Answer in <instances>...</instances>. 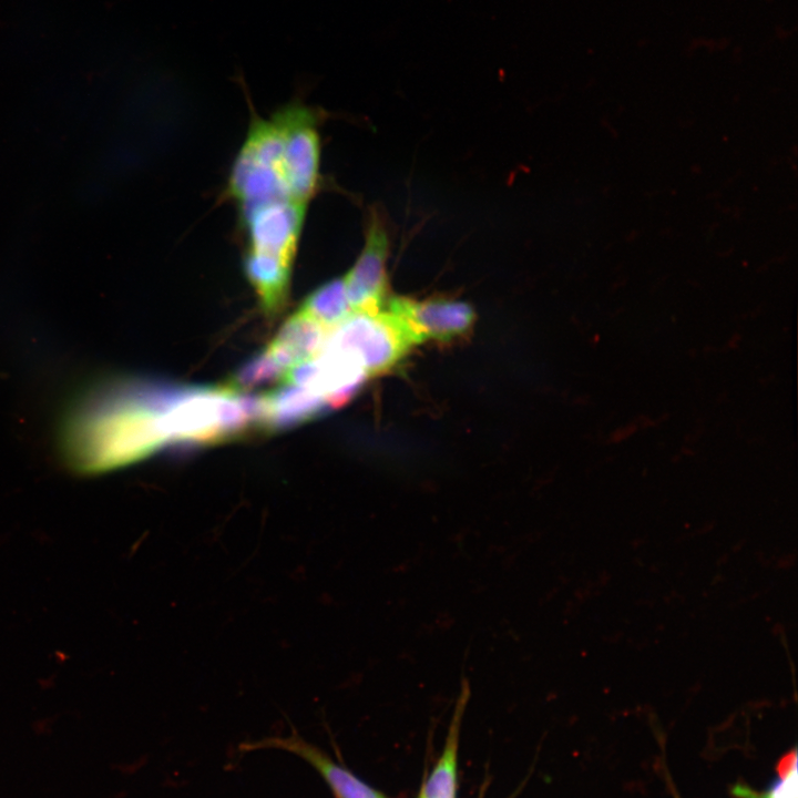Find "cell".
Returning <instances> with one entry per match:
<instances>
[{
	"label": "cell",
	"instance_id": "14",
	"mask_svg": "<svg viewBox=\"0 0 798 798\" xmlns=\"http://www.w3.org/2000/svg\"><path fill=\"white\" fill-rule=\"evenodd\" d=\"M288 369L266 348L235 374L229 385L246 390L266 382L284 379Z\"/></svg>",
	"mask_w": 798,
	"mask_h": 798
},
{
	"label": "cell",
	"instance_id": "3",
	"mask_svg": "<svg viewBox=\"0 0 798 798\" xmlns=\"http://www.w3.org/2000/svg\"><path fill=\"white\" fill-rule=\"evenodd\" d=\"M284 129L283 168L289 198L307 206L319 176V137L311 111L300 104L276 113Z\"/></svg>",
	"mask_w": 798,
	"mask_h": 798
},
{
	"label": "cell",
	"instance_id": "7",
	"mask_svg": "<svg viewBox=\"0 0 798 798\" xmlns=\"http://www.w3.org/2000/svg\"><path fill=\"white\" fill-rule=\"evenodd\" d=\"M260 747L283 749L306 760L320 774L336 798H385L382 794L336 763L325 751L297 735L286 738H267L250 744L247 749Z\"/></svg>",
	"mask_w": 798,
	"mask_h": 798
},
{
	"label": "cell",
	"instance_id": "1",
	"mask_svg": "<svg viewBox=\"0 0 798 798\" xmlns=\"http://www.w3.org/2000/svg\"><path fill=\"white\" fill-rule=\"evenodd\" d=\"M176 386L117 380L90 389L68 416L63 450L72 468L104 472L171 443L168 408Z\"/></svg>",
	"mask_w": 798,
	"mask_h": 798
},
{
	"label": "cell",
	"instance_id": "10",
	"mask_svg": "<svg viewBox=\"0 0 798 798\" xmlns=\"http://www.w3.org/2000/svg\"><path fill=\"white\" fill-rule=\"evenodd\" d=\"M469 695V683L464 678L443 751L423 784L418 798H456L460 723Z\"/></svg>",
	"mask_w": 798,
	"mask_h": 798
},
{
	"label": "cell",
	"instance_id": "12",
	"mask_svg": "<svg viewBox=\"0 0 798 798\" xmlns=\"http://www.w3.org/2000/svg\"><path fill=\"white\" fill-rule=\"evenodd\" d=\"M328 331L350 313L344 278L332 279L313 291L299 308Z\"/></svg>",
	"mask_w": 798,
	"mask_h": 798
},
{
	"label": "cell",
	"instance_id": "2",
	"mask_svg": "<svg viewBox=\"0 0 798 798\" xmlns=\"http://www.w3.org/2000/svg\"><path fill=\"white\" fill-rule=\"evenodd\" d=\"M411 346L398 318L379 310L350 313L328 332L323 349L350 358L369 377L388 371Z\"/></svg>",
	"mask_w": 798,
	"mask_h": 798
},
{
	"label": "cell",
	"instance_id": "8",
	"mask_svg": "<svg viewBox=\"0 0 798 798\" xmlns=\"http://www.w3.org/2000/svg\"><path fill=\"white\" fill-rule=\"evenodd\" d=\"M328 332L319 323L298 309L282 325L267 348L289 369L317 357Z\"/></svg>",
	"mask_w": 798,
	"mask_h": 798
},
{
	"label": "cell",
	"instance_id": "13",
	"mask_svg": "<svg viewBox=\"0 0 798 798\" xmlns=\"http://www.w3.org/2000/svg\"><path fill=\"white\" fill-rule=\"evenodd\" d=\"M777 778L764 791L753 790L744 784H737L732 792L736 798H798L797 796V751L785 754L776 766Z\"/></svg>",
	"mask_w": 798,
	"mask_h": 798
},
{
	"label": "cell",
	"instance_id": "11",
	"mask_svg": "<svg viewBox=\"0 0 798 798\" xmlns=\"http://www.w3.org/2000/svg\"><path fill=\"white\" fill-rule=\"evenodd\" d=\"M266 428L295 426L320 415L329 408L327 400L304 387L286 383L265 395Z\"/></svg>",
	"mask_w": 798,
	"mask_h": 798
},
{
	"label": "cell",
	"instance_id": "6",
	"mask_svg": "<svg viewBox=\"0 0 798 798\" xmlns=\"http://www.w3.org/2000/svg\"><path fill=\"white\" fill-rule=\"evenodd\" d=\"M389 241L381 222H370L364 249L342 277L351 313L381 310L388 290L386 259Z\"/></svg>",
	"mask_w": 798,
	"mask_h": 798
},
{
	"label": "cell",
	"instance_id": "4",
	"mask_svg": "<svg viewBox=\"0 0 798 798\" xmlns=\"http://www.w3.org/2000/svg\"><path fill=\"white\" fill-rule=\"evenodd\" d=\"M412 345L428 339L448 340L464 334L474 320L467 303L452 299L413 300L396 297L389 303Z\"/></svg>",
	"mask_w": 798,
	"mask_h": 798
},
{
	"label": "cell",
	"instance_id": "5",
	"mask_svg": "<svg viewBox=\"0 0 798 798\" xmlns=\"http://www.w3.org/2000/svg\"><path fill=\"white\" fill-rule=\"evenodd\" d=\"M306 207L289 200L259 205L244 213L249 252L293 264Z\"/></svg>",
	"mask_w": 798,
	"mask_h": 798
},
{
	"label": "cell",
	"instance_id": "9",
	"mask_svg": "<svg viewBox=\"0 0 798 798\" xmlns=\"http://www.w3.org/2000/svg\"><path fill=\"white\" fill-rule=\"evenodd\" d=\"M291 268L293 264L280 258L248 250L245 273L267 316H276L286 306Z\"/></svg>",
	"mask_w": 798,
	"mask_h": 798
}]
</instances>
